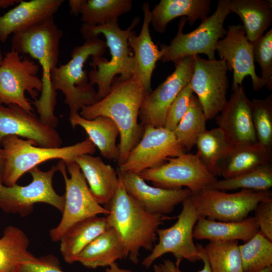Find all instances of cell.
<instances>
[{"mask_svg":"<svg viewBox=\"0 0 272 272\" xmlns=\"http://www.w3.org/2000/svg\"><path fill=\"white\" fill-rule=\"evenodd\" d=\"M146 95L142 85L134 76L125 80L116 76L106 96L91 105L84 107L79 113L87 119L103 116L115 122L120 135L119 166L124 162L143 135L144 128L138 122V118Z\"/></svg>","mask_w":272,"mask_h":272,"instance_id":"1","label":"cell"},{"mask_svg":"<svg viewBox=\"0 0 272 272\" xmlns=\"http://www.w3.org/2000/svg\"><path fill=\"white\" fill-rule=\"evenodd\" d=\"M62 31L51 17L43 23L14 33L12 49L18 53L28 54L36 59L42 69V89L39 98L32 102L41 121L55 128L57 118L54 113L56 92L52 88L51 74L56 67Z\"/></svg>","mask_w":272,"mask_h":272,"instance_id":"2","label":"cell"},{"mask_svg":"<svg viewBox=\"0 0 272 272\" xmlns=\"http://www.w3.org/2000/svg\"><path fill=\"white\" fill-rule=\"evenodd\" d=\"M119 184L108 204L109 213L106 218L109 227L120 236L125 250L126 257L134 264L139 262L140 251L151 250L157 238L159 226L171 218L151 214L145 210L126 192L121 173L117 170Z\"/></svg>","mask_w":272,"mask_h":272,"instance_id":"3","label":"cell"},{"mask_svg":"<svg viewBox=\"0 0 272 272\" xmlns=\"http://www.w3.org/2000/svg\"><path fill=\"white\" fill-rule=\"evenodd\" d=\"M139 22V18H134L125 30L119 27L118 20L101 25H82L81 33L85 39L98 37L99 34H103L106 40V46L110 50V60L102 56H94L92 57L90 63L94 69L88 72L89 82L93 86L97 85L100 100L109 93L112 82L116 75H120L119 77L124 80L133 76L135 63L128 40L135 33L133 29Z\"/></svg>","mask_w":272,"mask_h":272,"instance_id":"4","label":"cell"},{"mask_svg":"<svg viewBox=\"0 0 272 272\" xmlns=\"http://www.w3.org/2000/svg\"><path fill=\"white\" fill-rule=\"evenodd\" d=\"M106 47V43L98 37L86 40L83 44L73 48L71 58L66 63L56 66L52 71V89L63 94L64 102L69 108L70 114L79 113L84 107L100 100L84 67L90 56H102Z\"/></svg>","mask_w":272,"mask_h":272,"instance_id":"5","label":"cell"},{"mask_svg":"<svg viewBox=\"0 0 272 272\" xmlns=\"http://www.w3.org/2000/svg\"><path fill=\"white\" fill-rule=\"evenodd\" d=\"M0 144L6 157L3 184L7 186L17 184L25 173L44 162L53 159L64 162L74 161L80 155L94 154L96 149L89 138L68 146L45 148L35 146L32 141L7 135Z\"/></svg>","mask_w":272,"mask_h":272,"instance_id":"6","label":"cell"},{"mask_svg":"<svg viewBox=\"0 0 272 272\" xmlns=\"http://www.w3.org/2000/svg\"><path fill=\"white\" fill-rule=\"evenodd\" d=\"M229 3L230 0L218 1L215 12L188 33H183V27L187 21L183 17L179 23L176 35L170 44L161 45L160 50L163 53L161 60L163 62H175L184 57L201 53L207 55L208 59H215L218 42L227 33L224 23L231 13Z\"/></svg>","mask_w":272,"mask_h":272,"instance_id":"7","label":"cell"},{"mask_svg":"<svg viewBox=\"0 0 272 272\" xmlns=\"http://www.w3.org/2000/svg\"><path fill=\"white\" fill-rule=\"evenodd\" d=\"M65 183L64 205L59 224L49 231L53 242L59 241L64 234L75 223L100 214L108 215L107 208L99 203L92 195L82 171L75 161L57 164Z\"/></svg>","mask_w":272,"mask_h":272,"instance_id":"8","label":"cell"},{"mask_svg":"<svg viewBox=\"0 0 272 272\" xmlns=\"http://www.w3.org/2000/svg\"><path fill=\"white\" fill-rule=\"evenodd\" d=\"M189 198L200 217L220 222H238L248 217L260 202L272 199L270 190L241 189L235 193L205 188Z\"/></svg>","mask_w":272,"mask_h":272,"instance_id":"9","label":"cell"},{"mask_svg":"<svg viewBox=\"0 0 272 272\" xmlns=\"http://www.w3.org/2000/svg\"><path fill=\"white\" fill-rule=\"evenodd\" d=\"M57 171V166H53L46 171L37 166L29 171L32 180L28 185H0V209L6 213L24 217L31 213L34 204L42 202L51 205L62 213L64 195L58 194L52 186V178Z\"/></svg>","mask_w":272,"mask_h":272,"instance_id":"10","label":"cell"},{"mask_svg":"<svg viewBox=\"0 0 272 272\" xmlns=\"http://www.w3.org/2000/svg\"><path fill=\"white\" fill-rule=\"evenodd\" d=\"M39 67L33 60L22 58L13 49L6 53L0 64V104L16 105L32 111L25 93L27 92L34 100L37 99L42 89L41 79L37 75Z\"/></svg>","mask_w":272,"mask_h":272,"instance_id":"11","label":"cell"},{"mask_svg":"<svg viewBox=\"0 0 272 272\" xmlns=\"http://www.w3.org/2000/svg\"><path fill=\"white\" fill-rule=\"evenodd\" d=\"M189 196L182 202V209L176 223L168 228L157 229L158 242L143 260L142 263L145 267H150L156 259L168 253L173 255L178 266L184 259L191 262L201 260L200 251L194 244L193 236L200 216Z\"/></svg>","mask_w":272,"mask_h":272,"instance_id":"12","label":"cell"},{"mask_svg":"<svg viewBox=\"0 0 272 272\" xmlns=\"http://www.w3.org/2000/svg\"><path fill=\"white\" fill-rule=\"evenodd\" d=\"M138 174L154 186L168 189L185 187L191 192L207 188L217 180L195 154L185 153Z\"/></svg>","mask_w":272,"mask_h":272,"instance_id":"13","label":"cell"},{"mask_svg":"<svg viewBox=\"0 0 272 272\" xmlns=\"http://www.w3.org/2000/svg\"><path fill=\"white\" fill-rule=\"evenodd\" d=\"M227 71L224 60H210L199 55L194 56L193 72L189 83L207 120L215 118L227 101Z\"/></svg>","mask_w":272,"mask_h":272,"instance_id":"14","label":"cell"},{"mask_svg":"<svg viewBox=\"0 0 272 272\" xmlns=\"http://www.w3.org/2000/svg\"><path fill=\"white\" fill-rule=\"evenodd\" d=\"M142 138L117 169L120 173L139 174L159 166L170 158L185 153L173 131L164 127H144Z\"/></svg>","mask_w":272,"mask_h":272,"instance_id":"15","label":"cell"},{"mask_svg":"<svg viewBox=\"0 0 272 272\" xmlns=\"http://www.w3.org/2000/svg\"><path fill=\"white\" fill-rule=\"evenodd\" d=\"M174 63V71L156 89L146 95L143 101L139 117L143 127H164L170 105L191 79L194 56L184 57Z\"/></svg>","mask_w":272,"mask_h":272,"instance_id":"16","label":"cell"},{"mask_svg":"<svg viewBox=\"0 0 272 272\" xmlns=\"http://www.w3.org/2000/svg\"><path fill=\"white\" fill-rule=\"evenodd\" d=\"M216 51L220 59L226 62L228 70L233 72L232 91L242 85L248 76L254 91L266 86V82L255 72L252 43L247 39L242 25H228L225 37L218 42Z\"/></svg>","mask_w":272,"mask_h":272,"instance_id":"17","label":"cell"},{"mask_svg":"<svg viewBox=\"0 0 272 272\" xmlns=\"http://www.w3.org/2000/svg\"><path fill=\"white\" fill-rule=\"evenodd\" d=\"M7 135L26 138L41 147L58 148L62 143L55 128L43 122L32 111L16 105L0 104V143Z\"/></svg>","mask_w":272,"mask_h":272,"instance_id":"18","label":"cell"},{"mask_svg":"<svg viewBox=\"0 0 272 272\" xmlns=\"http://www.w3.org/2000/svg\"><path fill=\"white\" fill-rule=\"evenodd\" d=\"M215 118L218 127L234 146L257 142L252 120L251 102L242 85L233 91Z\"/></svg>","mask_w":272,"mask_h":272,"instance_id":"19","label":"cell"},{"mask_svg":"<svg viewBox=\"0 0 272 272\" xmlns=\"http://www.w3.org/2000/svg\"><path fill=\"white\" fill-rule=\"evenodd\" d=\"M120 173L127 193L151 214L162 215L170 214L177 205L191 194V191L186 188L168 189L151 186L135 173Z\"/></svg>","mask_w":272,"mask_h":272,"instance_id":"20","label":"cell"},{"mask_svg":"<svg viewBox=\"0 0 272 272\" xmlns=\"http://www.w3.org/2000/svg\"><path fill=\"white\" fill-rule=\"evenodd\" d=\"M63 0L20 1L19 5L0 16V41L5 42L12 33L39 25L58 11Z\"/></svg>","mask_w":272,"mask_h":272,"instance_id":"21","label":"cell"},{"mask_svg":"<svg viewBox=\"0 0 272 272\" xmlns=\"http://www.w3.org/2000/svg\"><path fill=\"white\" fill-rule=\"evenodd\" d=\"M144 20L141 31L135 33L128 40L129 46L132 50L135 63L133 76L142 85L146 95L151 91V78L157 62L161 60L163 53L152 41L149 25L151 22V11L148 2L143 4Z\"/></svg>","mask_w":272,"mask_h":272,"instance_id":"22","label":"cell"},{"mask_svg":"<svg viewBox=\"0 0 272 272\" xmlns=\"http://www.w3.org/2000/svg\"><path fill=\"white\" fill-rule=\"evenodd\" d=\"M74 161L79 166L97 201L101 205L108 204L119 184L117 170L105 164L100 157L90 154L80 155Z\"/></svg>","mask_w":272,"mask_h":272,"instance_id":"23","label":"cell"},{"mask_svg":"<svg viewBox=\"0 0 272 272\" xmlns=\"http://www.w3.org/2000/svg\"><path fill=\"white\" fill-rule=\"evenodd\" d=\"M210 0H161L151 11V22L155 31L163 33L168 24L179 17H184L190 26L197 20L208 17Z\"/></svg>","mask_w":272,"mask_h":272,"instance_id":"24","label":"cell"},{"mask_svg":"<svg viewBox=\"0 0 272 272\" xmlns=\"http://www.w3.org/2000/svg\"><path fill=\"white\" fill-rule=\"evenodd\" d=\"M255 217L238 222H220L200 217L193 231L194 238L210 241H238L246 242L259 232Z\"/></svg>","mask_w":272,"mask_h":272,"instance_id":"25","label":"cell"},{"mask_svg":"<svg viewBox=\"0 0 272 272\" xmlns=\"http://www.w3.org/2000/svg\"><path fill=\"white\" fill-rule=\"evenodd\" d=\"M126 257L122 240L111 227L90 243L78 256L76 262L90 268L108 267L118 259Z\"/></svg>","mask_w":272,"mask_h":272,"instance_id":"26","label":"cell"},{"mask_svg":"<svg viewBox=\"0 0 272 272\" xmlns=\"http://www.w3.org/2000/svg\"><path fill=\"white\" fill-rule=\"evenodd\" d=\"M69 121L73 128L82 127L100 154L110 160H118L119 151L116 145L119 129L110 118L99 116L93 119H87L79 113L70 114Z\"/></svg>","mask_w":272,"mask_h":272,"instance_id":"27","label":"cell"},{"mask_svg":"<svg viewBox=\"0 0 272 272\" xmlns=\"http://www.w3.org/2000/svg\"><path fill=\"white\" fill-rule=\"evenodd\" d=\"M109 228L106 217L98 216L74 224L59 240L60 252L64 261L69 263L76 262L82 250Z\"/></svg>","mask_w":272,"mask_h":272,"instance_id":"28","label":"cell"},{"mask_svg":"<svg viewBox=\"0 0 272 272\" xmlns=\"http://www.w3.org/2000/svg\"><path fill=\"white\" fill-rule=\"evenodd\" d=\"M29 241L18 227L9 225L4 229L0 238V272H20L22 265L40 261L28 250Z\"/></svg>","mask_w":272,"mask_h":272,"instance_id":"29","label":"cell"},{"mask_svg":"<svg viewBox=\"0 0 272 272\" xmlns=\"http://www.w3.org/2000/svg\"><path fill=\"white\" fill-rule=\"evenodd\" d=\"M231 13L237 14L243 22L247 39L251 43L260 37L272 21L270 0H230Z\"/></svg>","mask_w":272,"mask_h":272,"instance_id":"30","label":"cell"},{"mask_svg":"<svg viewBox=\"0 0 272 272\" xmlns=\"http://www.w3.org/2000/svg\"><path fill=\"white\" fill-rule=\"evenodd\" d=\"M272 150L258 142L234 146L221 164L220 175L224 178L237 176L271 163Z\"/></svg>","mask_w":272,"mask_h":272,"instance_id":"31","label":"cell"},{"mask_svg":"<svg viewBox=\"0 0 272 272\" xmlns=\"http://www.w3.org/2000/svg\"><path fill=\"white\" fill-rule=\"evenodd\" d=\"M195 155L212 174L220 175V168L234 147L218 127L206 130L196 140Z\"/></svg>","mask_w":272,"mask_h":272,"instance_id":"32","label":"cell"},{"mask_svg":"<svg viewBox=\"0 0 272 272\" xmlns=\"http://www.w3.org/2000/svg\"><path fill=\"white\" fill-rule=\"evenodd\" d=\"M132 7L131 0H82L79 13L83 24L101 25L118 20Z\"/></svg>","mask_w":272,"mask_h":272,"instance_id":"33","label":"cell"},{"mask_svg":"<svg viewBox=\"0 0 272 272\" xmlns=\"http://www.w3.org/2000/svg\"><path fill=\"white\" fill-rule=\"evenodd\" d=\"M201 248L212 272H243L238 241L212 240Z\"/></svg>","mask_w":272,"mask_h":272,"instance_id":"34","label":"cell"},{"mask_svg":"<svg viewBox=\"0 0 272 272\" xmlns=\"http://www.w3.org/2000/svg\"><path fill=\"white\" fill-rule=\"evenodd\" d=\"M272 186V164L263 165L228 178L217 180L207 188L226 191L238 189L265 191Z\"/></svg>","mask_w":272,"mask_h":272,"instance_id":"35","label":"cell"},{"mask_svg":"<svg viewBox=\"0 0 272 272\" xmlns=\"http://www.w3.org/2000/svg\"><path fill=\"white\" fill-rule=\"evenodd\" d=\"M207 120L199 101L193 95L188 110L173 131L184 150L189 151L195 145L199 136L207 130Z\"/></svg>","mask_w":272,"mask_h":272,"instance_id":"36","label":"cell"},{"mask_svg":"<svg viewBox=\"0 0 272 272\" xmlns=\"http://www.w3.org/2000/svg\"><path fill=\"white\" fill-rule=\"evenodd\" d=\"M243 272H258L272 266V241L259 231L239 245Z\"/></svg>","mask_w":272,"mask_h":272,"instance_id":"37","label":"cell"},{"mask_svg":"<svg viewBox=\"0 0 272 272\" xmlns=\"http://www.w3.org/2000/svg\"><path fill=\"white\" fill-rule=\"evenodd\" d=\"M251 115L257 142L272 150V95L263 99L253 98Z\"/></svg>","mask_w":272,"mask_h":272,"instance_id":"38","label":"cell"},{"mask_svg":"<svg viewBox=\"0 0 272 272\" xmlns=\"http://www.w3.org/2000/svg\"><path fill=\"white\" fill-rule=\"evenodd\" d=\"M252 43L254 61L259 65L261 78L266 87L272 89V29L266 32Z\"/></svg>","mask_w":272,"mask_h":272,"instance_id":"39","label":"cell"},{"mask_svg":"<svg viewBox=\"0 0 272 272\" xmlns=\"http://www.w3.org/2000/svg\"><path fill=\"white\" fill-rule=\"evenodd\" d=\"M193 92L189 82L181 90L168 111L164 127L173 131L188 110Z\"/></svg>","mask_w":272,"mask_h":272,"instance_id":"40","label":"cell"},{"mask_svg":"<svg viewBox=\"0 0 272 272\" xmlns=\"http://www.w3.org/2000/svg\"><path fill=\"white\" fill-rule=\"evenodd\" d=\"M255 210L259 231L272 241V199L260 202Z\"/></svg>","mask_w":272,"mask_h":272,"instance_id":"41","label":"cell"},{"mask_svg":"<svg viewBox=\"0 0 272 272\" xmlns=\"http://www.w3.org/2000/svg\"><path fill=\"white\" fill-rule=\"evenodd\" d=\"M20 272H64L54 262L46 259H41L37 262L25 264Z\"/></svg>","mask_w":272,"mask_h":272,"instance_id":"42","label":"cell"},{"mask_svg":"<svg viewBox=\"0 0 272 272\" xmlns=\"http://www.w3.org/2000/svg\"><path fill=\"white\" fill-rule=\"evenodd\" d=\"M200 251V257L203 262V267L202 269L198 272H212L208 260L202 250V245H197ZM163 272H182L179 269V266L170 259H165L163 263L159 264Z\"/></svg>","mask_w":272,"mask_h":272,"instance_id":"43","label":"cell"},{"mask_svg":"<svg viewBox=\"0 0 272 272\" xmlns=\"http://www.w3.org/2000/svg\"><path fill=\"white\" fill-rule=\"evenodd\" d=\"M6 157L4 150L0 147V185L3 184Z\"/></svg>","mask_w":272,"mask_h":272,"instance_id":"44","label":"cell"},{"mask_svg":"<svg viewBox=\"0 0 272 272\" xmlns=\"http://www.w3.org/2000/svg\"><path fill=\"white\" fill-rule=\"evenodd\" d=\"M82 0H70L69 6L70 8L71 14L77 15L79 14Z\"/></svg>","mask_w":272,"mask_h":272,"instance_id":"45","label":"cell"},{"mask_svg":"<svg viewBox=\"0 0 272 272\" xmlns=\"http://www.w3.org/2000/svg\"><path fill=\"white\" fill-rule=\"evenodd\" d=\"M105 272H133L129 269L120 267L116 262L113 263L108 266Z\"/></svg>","mask_w":272,"mask_h":272,"instance_id":"46","label":"cell"},{"mask_svg":"<svg viewBox=\"0 0 272 272\" xmlns=\"http://www.w3.org/2000/svg\"><path fill=\"white\" fill-rule=\"evenodd\" d=\"M18 0H0V9H5L13 6L16 3H19Z\"/></svg>","mask_w":272,"mask_h":272,"instance_id":"47","label":"cell"},{"mask_svg":"<svg viewBox=\"0 0 272 272\" xmlns=\"http://www.w3.org/2000/svg\"><path fill=\"white\" fill-rule=\"evenodd\" d=\"M153 269L154 272H163L160 265L155 264Z\"/></svg>","mask_w":272,"mask_h":272,"instance_id":"48","label":"cell"},{"mask_svg":"<svg viewBox=\"0 0 272 272\" xmlns=\"http://www.w3.org/2000/svg\"><path fill=\"white\" fill-rule=\"evenodd\" d=\"M258 272H272V266L265 268Z\"/></svg>","mask_w":272,"mask_h":272,"instance_id":"49","label":"cell"},{"mask_svg":"<svg viewBox=\"0 0 272 272\" xmlns=\"http://www.w3.org/2000/svg\"><path fill=\"white\" fill-rule=\"evenodd\" d=\"M2 59H3L2 55V54H0V64L1 63Z\"/></svg>","mask_w":272,"mask_h":272,"instance_id":"50","label":"cell"},{"mask_svg":"<svg viewBox=\"0 0 272 272\" xmlns=\"http://www.w3.org/2000/svg\"><path fill=\"white\" fill-rule=\"evenodd\" d=\"M0 54H1V51H0Z\"/></svg>","mask_w":272,"mask_h":272,"instance_id":"51","label":"cell"}]
</instances>
